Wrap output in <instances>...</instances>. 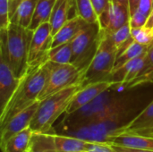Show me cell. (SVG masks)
I'll return each instance as SVG.
<instances>
[{"mask_svg":"<svg viewBox=\"0 0 153 152\" xmlns=\"http://www.w3.org/2000/svg\"><path fill=\"white\" fill-rule=\"evenodd\" d=\"M72 41L51 48L48 56V61L49 60L57 64H72Z\"/></svg>","mask_w":153,"mask_h":152,"instance_id":"cell-23","label":"cell"},{"mask_svg":"<svg viewBox=\"0 0 153 152\" xmlns=\"http://www.w3.org/2000/svg\"><path fill=\"white\" fill-rule=\"evenodd\" d=\"M107 143L112 146H120L125 148L146 150L153 151V138L136 133H119L110 138Z\"/></svg>","mask_w":153,"mask_h":152,"instance_id":"cell-16","label":"cell"},{"mask_svg":"<svg viewBox=\"0 0 153 152\" xmlns=\"http://www.w3.org/2000/svg\"><path fill=\"white\" fill-rule=\"evenodd\" d=\"M130 21V10L119 3L110 1L108 7L99 16L100 29L108 33H113Z\"/></svg>","mask_w":153,"mask_h":152,"instance_id":"cell-12","label":"cell"},{"mask_svg":"<svg viewBox=\"0 0 153 152\" xmlns=\"http://www.w3.org/2000/svg\"><path fill=\"white\" fill-rule=\"evenodd\" d=\"M68 20H70V1L56 0L49 20L52 35L54 36Z\"/></svg>","mask_w":153,"mask_h":152,"instance_id":"cell-19","label":"cell"},{"mask_svg":"<svg viewBox=\"0 0 153 152\" xmlns=\"http://www.w3.org/2000/svg\"><path fill=\"white\" fill-rule=\"evenodd\" d=\"M136 112L137 104L131 105L81 127L65 131L64 134L91 142L107 143L110 138L118 134L140 113Z\"/></svg>","mask_w":153,"mask_h":152,"instance_id":"cell-3","label":"cell"},{"mask_svg":"<svg viewBox=\"0 0 153 152\" xmlns=\"http://www.w3.org/2000/svg\"><path fill=\"white\" fill-rule=\"evenodd\" d=\"M82 152H87V151H82Z\"/></svg>","mask_w":153,"mask_h":152,"instance_id":"cell-41","label":"cell"},{"mask_svg":"<svg viewBox=\"0 0 153 152\" xmlns=\"http://www.w3.org/2000/svg\"><path fill=\"white\" fill-rule=\"evenodd\" d=\"M82 87V82H79L41 100L30 125L31 130L39 133L50 132L55 122L65 113L73 98Z\"/></svg>","mask_w":153,"mask_h":152,"instance_id":"cell-4","label":"cell"},{"mask_svg":"<svg viewBox=\"0 0 153 152\" xmlns=\"http://www.w3.org/2000/svg\"><path fill=\"white\" fill-rule=\"evenodd\" d=\"M34 132L30 127L12 136L0 146L1 152H31L33 148Z\"/></svg>","mask_w":153,"mask_h":152,"instance_id":"cell-17","label":"cell"},{"mask_svg":"<svg viewBox=\"0 0 153 152\" xmlns=\"http://www.w3.org/2000/svg\"><path fill=\"white\" fill-rule=\"evenodd\" d=\"M10 23L8 0H0V30H6Z\"/></svg>","mask_w":153,"mask_h":152,"instance_id":"cell-28","label":"cell"},{"mask_svg":"<svg viewBox=\"0 0 153 152\" xmlns=\"http://www.w3.org/2000/svg\"><path fill=\"white\" fill-rule=\"evenodd\" d=\"M111 90L112 87L88 105L72 114L66 115L62 122V127L65 131L75 129L102 118L118 109L138 103L136 95L129 92H112Z\"/></svg>","mask_w":153,"mask_h":152,"instance_id":"cell-1","label":"cell"},{"mask_svg":"<svg viewBox=\"0 0 153 152\" xmlns=\"http://www.w3.org/2000/svg\"><path fill=\"white\" fill-rule=\"evenodd\" d=\"M153 127V100L145 107L119 133ZM118 133V134H119Z\"/></svg>","mask_w":153,"mask_h":152,"instance_id":"cell-20","label":"cell"},{"mask_svg":"<svg viewBox=\"0 0 153 152\" xmlns=\"http://www.w3.org/2000/svg\"><path fill=\"white\" fill-rule=\"evenodd\" d=\"M39 102L40 101L38 100L29 108L19 112L5 125L0 127V146L7 142L12 136L30 127L31 121L38 110Z\"/></svg>","mask_w":153,"mask_h":152,"instance_id":"cell-13","label":"cell"},{"mask_svg":"<svg viewBox=\"0 0 153 152\" xmlns=\"http://www.w3.org/2000/svg\"><path fill=\"white\" fill-rule=\"evenodd\" d=\"M117 83L109 81H102V82H97L93 83H90L84 87H82L73 98L71 103L69 104L65 115L72 114L78 109L83 108L84 106L88 105L91 101H93L95 99H97L100 95H101L103 92L110 89L113 85Z\"/></svg>","mask_w":153,"mask_h":152,"instance_id":"cell-14","label":"cell"},{"mask_svg":"<svg viewBox=\"0 0 153 152\" xmlns=\"http://www.w3.org/2000/svg\"><path fill=\"white\" fill-rule=\"evenodd\" d=\"M48 61L38 66L29 67L27 73L20 80V83L5 108L0 113V127L13 116L29 108L39 100L49 75Z\"/></svg>","mask_w":153,"mask_h":152,"instance_id":"cell-2","label":"cell"},{"mask_svg":"<svg viewBox=\"0 0 153 152\" xmlns=\"http://www.w3.org/2000/svg\"><path fill=\"white\" fill-rule=\"evenodd\" d=\"M152 73H153V66L150 63L146 53L112 71L108 81L117 84L126 85L134 80Z\"/></svg>","mask_w":153,"mask_h":152,"instance_id":"cell-11","label":"cell"},{"mask_svg":"<svg viewBox=\"0 0 153 152\" xmlns=\"http://www.w3.org/2000/svg\"><path fill=\"white\" fill-rule=\"evenodd\" d=\"M112 1H114L116 3H119V4H121L125 6H127L129 8V1L128 0H112Z\"/></svg>","mask_w":153,"mask_h":152,"instance_id":"cell-39","label":"cell"},{"mask_svg":"<svg viewBox=\"0 0 153 152\" xmlns=\"http://www.w3.org/2000/svg\"><path fill=\"white\" fill-rule=\"evenodd\" d=\"M31 152H39V151H32Z\"/></svg>","mask_w":153,"mask_h":152,"instance_id":"cell-40","label":"cell"},{"mask_svg":"<svg viewBox=\"0 0 153 152\" xmlns=\"http://www.w3.org/2000/svg\"><path fill=\"white\" fill-rule=\"evenodd\" d=\"M147 57L150 61V63L152 64L153 66V41L148 46L147 48Z\"/></svg>","mask_w":153,"mask_h":152,"instance_id":"cell-36","label":"cell"},{"mask_svg":"<svg viewBox=\"0 0 153 152\" xmlns=\"http://www.w3.org/2000/svg\"><path fill=\"white\" fill-rule=\"evenodd\" d=\"M145 26H146V27H148V28L153 29V9H152V13H151V15H150V17H149V19H148V22H147V23H146V25H145Z\"/></svg>","mask_w":153,"mask_h":152,"instance_id":"cell-38","label":"cell"},{"mask_svg":"<svg viewBox=\"0 0 153 152\" xmlns=\"http://www.w3.org/2000/svg\"><path fill=\"white\" fill-rule=\"evenodd\" d=\"M129 1V10H130V15L135 11L140 0H128Z\"/></svg>","mask_w":153,"mask_h":152,"instance_id":"cell-37","label":"cell"},{"mask_svg":"<svg viewBox=\"0 0 153 152\" xmlns=\"http://www.w3.org/2000/svg\"><path fill=\"white\" fill-rule=\"evenodd\" d=\"M33 30L10 23L7 28L6 47L11 69L21 80L29 69L28 58Z\"/></svg>","mask_w":153,"mask_h":152,"instance_id":"cell-5","label":"cell"},{"mask_svg":"<svg viewBox=\"0 0 153 152\" xmlns=\"http://www.w3.org/2000/svg\"><path fill=\"white\" fill-rule=\"evenodd\" d=\"M49 75L39 94L41 101L48 96L82 82V74L73 64H57L48 60Z\"/></svg>","mask_w":153,"mask_h":152,"instance_id":"cell-8","label":"cell"},{"mask_svg":"<svg viewBox=\"0 0 153 152\" xmlns=\"http://www.w3.org/2000/svg\"><path fill=\"white\" fill-rule=\"evenodd\" d=\"M91 3H92V5L94 7V10L98 15V18L99 16L104 12V10L108 7L109 2L111 0H91Z\"/></svg>","mask_w":153,"mask_h":152,"instance_id":"cell-33","label":"cell"},{"mask_svg":"<svg viewBox=\"0 0 153 152\" xmlns=\"http://www.w3.org/2000/svg\"><path fill=\"white\" fill-rule=\"evenodd\" d=\"M131 30H132V28H131L130 22H127L123 27H121L120 29H118L117 31H115L113 33H110L111 39H112V40H113V42H114L117 49L122 44H124L125 42H126L132 37Z\"/></svg>","mask_w":153,"mask_h":152,"instance_id":"cell-27","label":"cell"},{"mask_svg":"<svg viewBox=\"0 0 153 152\" xmlns=\"http://www.w3.org/2000/svg\"><path fill=\"white\" fill-rule=\"evenodd\" d=\"M87 152H117L111 145L108 143L91 142L88 147Z\"/></svg>","mask_w":153,"mask_h":152,"instance_id":"cell-30","label":"cell"},{"mask_svg":"<svg viewBox=\"0 0 153 152\" xmlns=\"http://www.w3.org/2000/svg\"><path fill=\"white\" fill-rule=\"evenodd\" d=\"M101 39V29L98 22L91 23L74 39L72 40V64L83 75L99 48Z\"/></svg>","mask_w":153,"mask_h":152,"instance_id":"cell-7","label":"cell"},{"mask_svg":"<svg viewBox=\"0 0 153 152\" xmlns=\"http://www.w3.org/2000/svg\"><path fill=\"white\" fill-rule=\"evenodd\" d=\"M53 35L49 22L41 24L33 31L30 41L28 64L29 67H34L45 64L52 48Z\"/></svg>","mask_w":153,"mask_h":152,"instance_id":"cell-10","label":"cell"},{"mask_svg":"<svg viewBox=\"0 0 153 152\" xmlns=\"http://www.w3.org/2000/svg\"><path fill=\"white\" fill-rule=\"evenodd\" d=\"M149 17L146 16L145 14L142 13L141 12H139L138 10H135L131 15H130V25L132 29L134 28H140V27H143L146 25L147 22H148Z\"/></svg>","mask_w":153,"mask_h":152,"instance_id":"cell-29","label":"cell"},{"mask_svg":"<svg viewBox=\"0 0 153 152\" xmlns=\"http://www.w3.org/2000/svg\"><path fill=\"white\" fill-rule=\"evenodd\" d=\"M152 1H153V0H152Z\"/></svg>","mask_w":153,"mask_h":152,"instance_id":"cell-42","label":"cell"},{"mask_svg":"<svg viewBox=\"0 0 153 152\" xmlns=\"http://www.w3.org/2000/svg\"><path fill=\"white\" fill-rule=\"evenodd\" d=\"M91 142L74 136L54 133V144L56 152L87 151Z\"/></svg>","mask_w":153,"mask_h":152,"instance_id":"cell-18","label":"cell"},{"mask_svg":"<svg viewBox=\"0 0 153 152\" xmlns=\"http://www.w3.org/2000/svg\"><path fill=\"white\" fill-rule=\"evenodd\" d=\"M56 1V0H38L32 21L29 27L30 30L34 31L41 24L49 22Z\"/></svg>","mask_w":153,"mask_h":152,"instance_id":"cell-22","label":"cell"},{"mask_svg":"<svg viewBox=\"0 0 153 152\" xmlns=\"http://www.w3.org/2000/svg\"><path fill=\"white\" fill-rule=\"evenodd\" d=\"M38 0H22L16 13L11 19V23L28 28L30 25Z\"/></svg>","mask_w":153,"mask_h":152,"instance_id":"cell-21","label":"cell"},{"mask_svg":"<svg viewBox=\"0 0 153 152\" xmlns=\"http://www.w3.org/2000/svg\"><path fill=\"white\" fill-rule=\"evenodd\" d=\"M131 35L134 41L145 46H149L153 41V29L146 26L132 29Z\"/></svg>","mask_w":153,"mask_h":152,"instance_id":"cell-26","label":"cell"},{"mask_svg":"<svg viewBox=\"0 0 153 152\" xmlns=\"http://www.w3.org/2000/svg\"><path fill=\"white\" fill-rule=\"evenodd\" d=\"M147 48H148V46H145V45H143V44H140V43H137L136 41H134L130 47L121 55L119 56L117 59H116V62H115V66H114V70L121 67L122 65H124L126 63L140 56H143L144 54L147 53Z\"/></svg>","mask_w":153,"mask_h":152,"instance_id":"cell-24","label":"cell"},{"mask_svg":"<svg viewBox=\"0 0 153 152\" xmlns=\"http://www.w3.org/2000/svg\"><path fill=\"white\" fill-rule=\"evenodd\" d=\"M112 146V145H111ZM113 149L117 152H153L152 151H146V150H138V149H131V148H125L120 146H112Z\"/></svg>","mask_w":153,"mask_h":152,"instance_id":"cell-35","label":"cell"},{"mask_svg":"<svg viewBox=\"0 0 153 152\" xmlns=\"http://www.w3.org/2000/svg\"><path fill=\"white\" fill-rule=\"evenodd\" d=\"M91 23L87 22L80 16L68 20L64 26L53 36L52 48L59 45L67 43L74 39Z\"/></svg>","mask_w":153,"mask_h":152,"instance_id":"cell-15","label":"cell"},{"mask_svg":"<svg viewBox=\"0 0 153 152\" xmlns=\"http://www.w3.org/2000/svg\"><path fill=\"white\" fill-rule=\"evenodd\" d=\"M22 1V0H8V14H9L10 21L12 17L14 15V13H16Z\"/></svg>","mask_w":153,"mask_h":152,"instance_id":"cell-34","label":"cell"},{"mask_svg":"<svg viewBox=\"0 0 153 152\" xmlns=\"http://www.w3.org/2000/svg\"><path fill=\"white\" fill-rule=\"evenodd\" d=\"M153 9L152 0H140L137 7L135 10H138L142 13L145 14L146 16L150 17Z\"/></svg>","mask_w":153,"mask_h":152,"instance_id":"cell-32","label":"cell"},{"mask_svg":"<svg viewBox=\"0 0 153 152\" xmlns=\"http://www.w3.org/2000/svg\"><path fill=\"white\" fill-rule=\"evenodd\" d=\"M117 59V47L110 33L101 30V39L97 53L90 66L82 75V86L90 83L108 81Z\"/></svg>","mask_w":153,"mask_h":152,"instance_id":"cell-6","label":"cell"},{"mask_svg":"<svg viewBox=\"0 0 153 152\" xmlns=\"http://www.w3.org/2000/svg\"><path fill=\"white\" fill-rule=\"evenodd\" d=\"M146 83H153V73L146 74L144 76H141L125 86H126L127 88H134L136 86H140V85L146 84Z\"/></svg>","mask_w":153,"mask_h":152,"instance_id":"cell-31","label":"cell"},{"mask_svg":"<svg viewBox=\"0 0 153 152\" xmlns=\"http://www.w3.org/2000/svg\"><path fill=\"white\" fill-rule=\"evenodd\" d=\"M6 39L7 29L0 30V113L4 111L20 83L10 66Z\"/></svg>","mask_w":153,"mask_h":152,"instance_id":"cell-9","label":"cell"},{"mask_svg":"<svg viewBox=\"0 0 153 152\" xmlns=\"http://www.w3.org/2000/svg\"><path fill=\"white\" fill-rule=\"evenodd\" d=\"M78 16L89 23L98 22V15L91 0H75Z\"/></svg>","mask_w":153,"mask_h":152,"instance_id":"cell-25","label":"cell"}]
</instances>
